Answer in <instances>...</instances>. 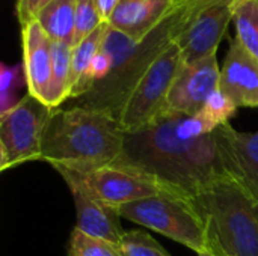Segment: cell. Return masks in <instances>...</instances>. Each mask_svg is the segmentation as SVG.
<instances>
[{
  "label": "cell",
  "instance_id": "1",
  "mask_svg": "<svg viewBox=\"0 0 258 256\" xmlns=\"http://www.w3.org/2000/svg\"><path fill=\"white\" fill-rule=\"evenodd\" d=\"M112 166L148 175L190 199L225 177L215 134L198 136L192 116L169 109L124 133L122 152Z\"/></svg>",
  "mask_w": 258,
  "mask_h": 256
},
{
  "label": "cell",
  "instance_id": "2",
  "mask_svg": "<svg viewBox=\"0 0 258 256\" xmlns=\"http://www.w3.org/2000/svg\"><path fill=\"white\" fill-rule=\"evenodd\" d=\"M201 9L204 8L192 5L187 0H178L175 9L141 39H135L107 26L101 50L112 59V69L109 75L95 83L88 94L73 100L71 106L100 110L118 121L119 112L133 88L151 63L175 42L178 35Z\"/></svg>",
  "mask_w": 258,
  "mask_h": 256
},
{
  "label": "cell",
  "instance_id": "3",
  "mask_svg": "<svg viewBox=\"0 0 258 256\" xmlns=\"http://www.w3.org/2000/svg\"><path fill=\"white\" fill-rule=\"evenodd\" d=\"M122 143L124 131L109 113L59 107L45 125L41 160L54 169L91 172L112 166L122 152Z\"/></svg>",
  "mask_w": 258,
  "mask_h": 256
},
{
  "label": "cell",
  "instance_id": "4",
  "mask_svg": "<svg viewBox=\"0 0 258 256\" xmlns=\"http://www.w3.org/2000/svg\"><path fill=\"white\" fill-rule=\"evenodd\" d=\"M206 226L207 250L215 256H258L255 204L224 177L192 198Z\"/></svg>",
  "mask_w": 258,
  "mask_h": 256
},
{
  "label": "cell",
  "instance_id": "5",
  "mask_svg": "<svg viewBox=\"0 0 258 256\" xmlns=\"http://www.w3.org/2000/svg\"><path fill=\"white\" fill-rule=\"evenodd\" d=\"M121 219H127L166 238L186 246L195 253L207 250L206 226L190 198L162 195L116 208Z\"/></svg>",
  "mask_w": 258,
  "mask_h": 256
},
{
  "label": "cell",
  "instance_id": "6",
  "mask_svg": "<svg viewBox=\"0 0 258 256\" xmlns=\"http://www.w3.org/2000/svg\"><path fill=\"white\" fill-rule=\"evenodd\" d=\"M56 170L68 184L71 192H83L115 210L125 204L153 196L178 195L148 175L118 166H106L91 172L68 169Z\"/></svg>",
  "mask_w": 258,
  "mask_h": 256
},
{
  "label": "cell",
  "instance_id": "7",
  "mask_svg": "<svg viewBox=\"0 0 258 256\" xmlns=\"http://www.w3.org/2000/svg\"><path fill=\"white\" fill-rule=\"evenodd\" d=\"M183 66L181 51L172 42L147 69L127 97L118 122L124 133L139 130L166 110L171 86Z\"/></svg>",
  "mask_w": 258,
  "mask_h": 256
},
{
  "label": "cell",
  "instance_id": "8",
  "mask_svg": "<svg viewBox=\"0 0 258 256\" xmlns=\"http://www.w3.org/2000/svg\"><path fill=\"white\" fill-rule=\"evenodd\" d=\"M54 109L27 94L0 115V170L41 160L45 125Z\"/></svg>",
  "mask_w": 258,
  "mask_h": 256
},
{
  "label": "cell",
  "instance_id": "9",
  "mask_svg": "<svg viewBox=\"0 0 258 256\" xmlns=\"http://www.w3.org/2000/svg\"><path fill=\"white\" fill-rule=\"evenodd\" d=\"M213 134L225 177L258 207V131L245 133L225 124Z\"/></svg>",
  "mask_w": 258,
  "mask_h": 256
},
{
  "label": "cell",
  "instance_id": "10",
  "mask_svg": "<svg viewBox=\"0 0 258 256\" xmlns=\"http://www.w3.org/2000/svg\"><path fill=\"white\" fill-rule=\"evenodd\" d=\"M219 80L221 68L218 65V53L197 63L183 65L171 86L166 109L187 116L198 115L207 100L219 89Z\"/></svg>",
  "mask_w": 258,
  "mask_h": 256
},
{
  "label": "cell",
  "instance_id": "11",
  "mask_svg": "<svg viewBox=\"0 0 258 256\" xmlns=\"http://www.w3.org/2000/svg\"><path fill=\"white\" fill-rule=\"evenodd\" d=\"M233 9L234 5H212L194 17L175 39L181 51L183 65L197 63L218 53L219 44L233 20Z\"/></svg>",
  "mask_w": 258,
  "mask_h": 256
},
{
  "label": "cell",
  "instance_id": "12",
  "mask_svg": "<svg viewBox=\"0 0 258 256\" xmlns=\"http://www.w3.org/2000/svg\"><path fill=\"white\" fill-rule=\"evenodd\" d=\"M219 89L237 107L258 109V59L237 38L230 41V48L221 68Z\"/></svg>",
  "mask_w": 258,
  "mask_h": 256
},
{
  "label": "cell",
  "instance_id": "13",
  "mask_svg": "<svg viewBox=\"0 0 258 256\" xmlns=\"http://www.w3.org/2000/svg\"><path fill=\"white\" fill-rule=\"evenodd\" d=\"M21 48L27 94L48 106L51 86V39L36 20L21 27Z\"/></svg>",
  "mask_w": 258,
  "mask_h": 256
},
{
  "label": "cell",
  "instance_id": "14",
  "mask_svg": "<svg viewBox=\"0 0 258 256\" xmlns=\"http://www.w3.org/2000/svg\"><path fill=\"white\" fill-rule=\"evenodd\" d=\"M178 5V0H119L109 26L141 39L157 27Z\"/></svg>",
  "mask_w": 258,
  "mask_h": 256
},
{
  "label": "cell",
  "instance_id": "15",
  "mask_svg": "<svg viewBox=\"0 0 258 256\" xmlns=\"http://www.w3.org/2000/svg\"><path fill=\"white\" fill-rule=\"evenodd\" d=\"M77 211L76 229L86 235L119 244L124 231L119 223V214L115 208L88 196L83 192H71Z\"/></svg>",
  "mask_w": 258,
  "mask_h": 256
},
{
  "label": "cell",
  "instance_id": "16",
  "mask_svg": "<svg viewBox=\"0 0 258 256\" xmlns=\"http://www.w3.org/2000/svg\"><path fill=\"white\" fill-rule=\"evenodd\" d=\"M76 2L77 0H53L38 14L36 21L51 41L68 42L73 45Z\"/></svg>",
  "mask_w": 258,
  "mask_h": 256
},
{
  "label": "cell",
  "instance_id": "17",
  "mask_svg": "<svg viewBox=\"0 0 258 256\" xmlns=\"http://www.w3.org/2000/svg\"><path fill=\"white\" fill-rule=\"evenodd\" d=\"M71 54L73 45L68 42L51 41V86L48 97V106L51 109H59L70 100Z\"/></svg>",
  "mask_w": 258,
  "mask_h": 256
},
{
  "label": "cell",
  "instance_id": "18",
  "mask_svg": "<svg viewBox=\"0 0 258 256\" xmlns=\"http://www.w3.org/2000/svg\"><path fill=\"white\" fill-rule=\"evenodd\" d=\"M236 38L258 59V0H239L233 9Z\"/></svg>",
  "mask_w": 258,
  "mask_h": 256
},
{
  "label": "cell",
  "instance_id": "19",
  "mask_svg": "<svg viewBox=\"0 0 258 256\" xmlns=\"http://www.w3.org/2000/svg\"><path fill=\"white\" fill-rule=\"evenodd\" d=\"M107 26H109V23H103L89 36H86L82 42H79L76 47H73V54H71V89L83 78V75L86 74L92 59L101 50V44H103Z\"/></svg>",
  "mask_w": 258,
  "mask_h": 256
},
{
  "label": "cell",
  "instance_id": "20",
  "mask_svg": "<svg viewBox=\"0 0 258 256\" xmlns=\"http://www.w3.org/2000/svg\"><path fill=\"white\" fill-rule=\"evenodd\" d=\"M237 106L234 104L233 100H230L221 89H218L206 103L203 110L198 113L204 122L209 125V128L215 133L216 128L221 125L230 124V119L236 115Z\"/></svg>",
  "mask_w": 258,
  "mask_h": 256
},
{
  "label": "cell",
  "instance_id": "21",
  "mask_svg": "<svg viewBox=\"0 0 258 256\" xmlns=\"http://www.w3.org/2000/svg\"><path fill=\"white\" fill-rule=\"evenodd\" d=\"M70 256H121L119 247L101 238H95L74 229L70 237Z\"/></svg>",
  "mask_w": 258,
  "mask_h": 256
},
{
  "label": "cell",
  "instance_id": "22",
  "mask_svg": "<svg viewBox=\"0 0 258 256\" xmlns=\"http://www.w3.org/2000/svg\"><path fill=\"white\" fill-rule=\"evenodd\" d=\"M118 247L121 256H169L148 232L144 231L124 232Z\"/></svg>",
  "mask_w": 258,
  "mask_h": 256
},
{
  "label": "cell",
  "instance_id": "23",
  "mask_svg": "<svg viewBox=\"0 0 258 256\" xmlns=\"http://www.w3.org/2000/svg\"><path fill=\"white\" fill-rule=\"evenodd\" d=\"M104 21L98 12L95 0H77L76 2V29L73 47L82 42L86 36H89L97 27H100Z\"/></svg>",
  "mask_w": 258,
  "mask_h": 256
},
{
  "label": "cell",
  "instance_id": "24",
  "mask_svg": "<svg viewBox=\"0 0 258 256\" xmlns=\"http://www.w3.org/2000/svg\"><path fill=\"white\" fill-rule=\"evenodd\" d=\"M23 80L26 81V75L21 66L0 65V115L18 104L20 100H15V91L21 88Z\"/></svg>",
  "mask_w": 258,
  "mask_h": 256
},
{
  "label": "cell",
  "instance_id": "25",
  "mask_svg": "<svg viewBox=\"0 0 258 256\" xmlns=\"http://www.w3.org/2000/svg\"><path fill=\"white\" fill-rule=\"evenodd\" d=\"M53 0H15V14L21 27L35 21L38 14Z\"/></svg>",
  "mask_w": 258,
  "mask_h": 256
},
{
  "label": "cell",
  "instance_id": "26",
  "mask_svg": "<svg viewBox=\"0 0 258 256\" xmlns=\"http://www.w3.org/2000/svg\"><path fill=\"white\" fill-rule=\"evenodd\" d=\"M97 3V8H98V12L101 15V20L104 23H109L115 8L118 6L119 0H95Z\"/></svg>",
  "mask_w": 258,
  "mask_h": 256
},
{
  "label": "cell",
  "instance_id": "27",
  "mask_svg": "<svg viewBox=\"0 0 258 256\" xmlns=\"http://www.w3.org/2000/svg\"><path fill=\"white\" fill-rule=\"evenodd\" d=\"M187 2L201 8H207L212 5H236V2L239 0H187Z\"/></svg>",
  "mask_w": 258,
  "mask_h": 256
},
{
  "label": "cell",
  "instance_id": "28",
  "mask_svg": "<svg viewBox=\"0 0 258 256\" xmlns=\"http://www.w3.org/2000/svg\"><path fill=\"white\" fill-rule=\"evenodd\" d=\"M198 256H215L212 252H209V250H204V252H200V253H197Z\"/></svg>",
  "mask_w": 258,
  "mask_h": 256
},
{
  "label": "cell",
  "instance_id": "29",
  "mask_svg": "<svg viewBox=\"0 0 258 256\" xmlns=\"http://www.w3.org/2000/svg\"><path fill=\"white\" fill-rule=\"evenodd\" d=\"M257 214H258V207H257Z\"/></svg>",
  "mask_w": 258,
  "mask_h": 256
}]
</instances>
